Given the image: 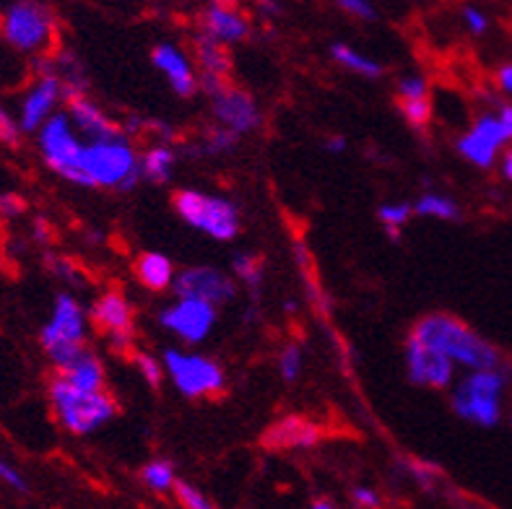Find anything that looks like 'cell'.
<instances>
[{
  "label": "cell",
  "instance_id": "1",
  "mask_svg": "<svg viewBox=\"0 0 512 509\" xmlns=\"http://www.w3.org/2000/svg\"><path fill=\"white\" fill-rule=\"evenodd\" d=\"M409 336L424 346L435 348L437 354L448 356L455 367H463L466 372H479V369H500L502 351L479 336L471 325L458 320L455 315L435 312V315L422 317L414 325Z\"/></svg>",
  "mask_w": 512,
  "mask_h": 509
},
{
  "label": "cell",
  "instance_id": "2",
  "mask_svg": "<svg viewBox=\"0 0 512 509\" xmlns=\"http://www.w3.org/2000/svg\"><path fill=\"white\" fill-rule=\"evenodd\" d=\"M141 180V156L125 133L110 141H84L73 185L130 193Z\"/></svg>",
  "mask_w": 512,
  "mask_h": 509
},
{
  "label": "cell",
  "instance_id": "3",
  "mask_svg": "<svg viewBox=\"0 0 512 509\" xmlns=\"http://www.w3.org/2000/svg\"><path fill=\"white\" fill-rule=\"evenodd\" d=\"M86 333H89V315L81 302L73 294H58L52 304L50 320L39 330V346L45 348L47 359L60 372L89 351Z\"/></svg>",
  "mask_w": 512,
  "mask_h": 509
},
{
  "label": "cell",
  "instance_id": "4",
  "mask_svg": "<svg viewBox=\"0 0 512 509\" xmlns=\"http://www.w3.org/2000/svg\"><path fill=\"white\" fill-rule=\"evenodd\" d=\"M47 395H50V408L58 424L63 426L65 432L76 434V437L99 432L104 424H110L115 419L117 413L115 398L107 390H102V393H81L58 374L50 380Z\"/></svg>",
  "mask_w": 512,
  "mask_h": 509
},
{
  "label": "cell",
  "instance_id": "5",
  "mask_svg": "<svg viewBox=\"0 0 512 509\" xmlns=\"http://www.w3.org/2000/svg\"><path fill=\"white\" fill-rule=\"evenodd\" d=\"M507 382L510 377L502 367L468 372L450 395L455 416L468 424L481 426V429L497 426L502 421V400H505Z\"/></svg>",
  "mask_w": 512,
  "mask_h": 509
},
{
  "label": "cell",
  "instance_id": "6",
  "mask_svg": "<svg viewBox=\"0 0 512 509\" xmlns=\"http://www.w3.org/2000/svg\"><path fill=\"white\" fill-rule=\"evenodd\" d=\"M58 21L42 0H16L0 16V37L21 55L42 58L55 45Z\"/></svg>",
  "mask_w": 512,
  "mask_h": 509
},
{
  "label": "cell",
  "instance_id": "7",
  "mask_svg": "<svg viewBox=\"0 0 512 509\" xmlns=\"http://www.w3.org/2000/svg\"><path fill=\"white\" fill-rule=\"evenodd\" d=\"M172 208L182 221L216 242H232L242 229L240 208L232 200L203 190H177Z\"/></svg>",
  "mask_w": 512,
  "mask_h": 509
},
{
  "label": "cell",
  "instance_id": "8",
  "mask_svg": "<svg viewBox=\"0 0 512 509\" xmlns=\"http://www.w3.org/2000/svg\"><path fill=\"white\" fill-rule=\"evenodd\" d=\"M162 367L177 393L190 400L216 398L227 387V374L219 361L208 359L203 354L182 351V348H167L162 354Z\"/></svg>",
  "mask_w": 512,
  "mask_h": 509
},
{
  "label": "cell",
  "instance_id": "9",
  "mask_svg": "<svg viewBox=\"0 0 512 509\" xmlns=\"http://www.w3.org/2000/svg\"><path fill=\"white\" fill-rule=\"evenodd\" d=\"M512 146V104H500L497 112H484L458 138L455 151L479 169H492L502 149Z\"/></svg>",
  "mask_w": 512,
  "mask_h": 509
},
{
  "label": "cell",
  "instance_id": "10",
  "mask_svg": "<svg viewBox=\"0 0 512 509\" xmlns=\"http://www.w3.org/2000/svg\"><path fill=\"white\" fill-rule=\"evenodd\" d=\"M65 99L63 81L55 71V60L42 55L37 58V78L24 91L19 104V128L21 133H39V128L58 112L60 102Z\"/></svg>",
  "mask_w": 512,
  "mask_h": 509
},
{
  "label": "cell",
  "instance_id": "11",
  "mask_svg": "<svg viewBox=\"0 0 512 509\" xmlns=\"http://www.w3.org/2000/svg\"><path fill=\"white\" fill-rule=\"evenodd\" d=\"M37 149L47 167L63 180L76 182L78 156L84 149V138L73 128L68 112H55L37 133Z\"/></svg>",
  "mask_w": 512,
  "mask_h": 509
},
{
  "label": "cell",
  "instance_id": "12",
  "mask_svg": "<svg viewBox=\"0 0 512 509\" xmlns=\"http://www.w3.org/2000/svg\"><path fill=\"white\" fill-rule=\"evenodd\" d=\"M237 289H240V284L229 273L211 268V265H190V268L177 273L175 284H172L177 299H198V302L211 304L216 310L232 302L237 297Z\"/></svg>",
  "mask_w": 512,
  "mask_h": 509
},
{
  "label": "cell",
  "instance_id": "13",
  "mask_svg": "<svg viewBox=\"0 0 512 509\" xmlns=\"http://www.w3.org/2000/svg\"><path fill=\"white\" fill-rule=\"evenodd\" d=\"M216 317H219L216 307L211 304L198 302V299H177V302L162 307L156 320L167 333H172L188 346H195V343L206 341L208 333L214 330Z\"/></svg>",
  "mask_w": 512,
  "mask_h": 509
},
{
  "label": "cell",
  "instance_id": "14",
  "mask_svg": "<svg viewBox=\"0 0 512 509\" xmlns=\"http://www.w3.org/2000/svg\"><path fill=\"white\" fill-rule=\"evenodd\" d=\"M208 99H211V115L219 123V128L232 130L240 138L250 136L263 125V112H260L253 94H247L245 89L227 84Z\"/></svg>",
  "mask_w": 512,
  "mask_h": 509
},
{
  "label": "cell",
  "instance_id": "15",
  "mask_svg": "<svg viewBox=\"0 0 512 509\" xmlns=\"http://www.w3.org/2000/svg\"><path fill=\"white\" fill-rule=\"evenodd\" d=\"M406 374L414 385L432 387V390H448L455 385V364L448 356L437 354L435 348L424 346L414 336L406 338Z\"/></svg>",
  "mask_w": 512,
  "mask_h": 509
},
{
  "label": "cell",
  "instance_id": "16",
  "mask_svg": "<svg viewBox=\"0 0 512 509\" xmlns=\"http://www.w3.org/2000/svg\"><path fill=\"white\" fill-rule=\"evenodd\" d=\"M91 323L107 333L117 351H128L133 346V310L120 291H104L102 297L91 304Z\"/></svg>",
  "mask_w": 512,
  "mask_h": 509
},
{
  "label": "cell",
  "instance_id": "17",
  "mask_svg": "<svg viewBox=\"0 0 512 509\" xmlns=\"http://www.w3.org/2000/svg\"><path fill=\"white\" fill-rule=\"evenodd\" d=\"M151 63L164 78H167L169 89L175 91L177 97L190 99L198 91V73L185 52L172 42H162L151 50Z\"/></svg>",
  "mask_w": 512,
  "mask_h": 509
},
{
  "label": "cell",
  "instance_id": "18",
  "mask_svg": "<svg viewBox=\"0 0 512 509\" xmlns=\"http://www.w3.org/2000/svg\"><path fill=\"white\" fill-rule=\"evenodd\" d=\"M68 117H71L73 128L78 130V136H84V141H110V138L123 136L125 130L117 123H112L107 112H102L97 102H91L86 94L81 97L68 99Z\"/></svg>",
  "mask_w": 512,
  "mask_h": 509
},
{
  "label": "cell",
  "instance_id": "19",
  "mask_svg": "<svg viewBox=\"0 0 512 509\" xmlns=\"http://www.w3.org/2000/svg\"><path fill=\"white\" fill-rule=\"evenodd\" d=\"M203 34L208 39H214L219 45H237L250 34V24L237 8L227 6V3H211L203 11Z\"/></svg>",
  "mask_w": 512,
  "mask_h": 509
},
{
  "label": "cell",
  "instance_id": "20",
  "mask_svg": "<svg viewBox=\"0 0 512 509\" xmlns=\"http://www.w3.org/2000/svg\"><path fill=\"white\" fill-rule=\"evenodd\" d=\"M320 439V429L312 421L302 419V416H286L284 421L273 426L266 434L268 447H279V450H307L315 447Z\"/></svg>",
  "mask_w": 512,
  "mask_h": 509
},
{
  "label": "cell",
  "instance_id": "21",
  "mask_svg": "<svg viewBox=\"0 0 512 509\" xmlns=\"http://www.w3.org/2000/svg\"><path fill=\"white\" fill-rule=\"evenodd\" d=\"M133 273H136L138 284L143 289L154 291V294L172 289L177 276L175 265H172V260L164 252H141L136 265H133Z\"/></svg>",
  "mask_w": 512,
  "mask_h": 509
},
{
  "label": "cell",
  "instance_id": "22",
  "mask_svg": "<svg viewBox=\"0 0 512 509\" xmlns=\"http://www.w3.org/2000/svg\"><path fill=\"white\" fill-rule=\"evenodd\" d=\"M58 377H63L65 382L81 393H102L104 390V380H107V374H104V364L94 351H86L84 356H78L73 361L71 367L60 369Z\"/></svg>",
  "mask_w": 512,
  "mask_h": 509
},
{
  "label": "cell",
  "instance_id": "23",
  "mask_svg": "<svg viewBox=\"0 0 512 509\" xmlns=\"http://www.w3.org/2000/svg\"><path fill=\"white\" fill-rule=\"evenodd\" d=\"M195 63H198V76H211V78H224L227 81L229 71H232V60H229L224 45L208 39L206 34L195 39Z\"/></svg>",
  "mask_w": 512,
  "mask_h": 509
},
{
  "label": "cell",
  "instance_id": "24",
  "mask_svg": "<svg viewBox=\"0 0 512 509\" xmlns=\"http://www.w3.org/2000/svg\"><path fill=\"white\" fill-rule=\"evenodd\" d=\"M177 154L169 143H154L146 149V154L141 156V177L146 182H154V185H167L172 180V172H175Z\"/></svg>",
  "mask_w": 512,
  "mask_h": 509
},
{
  "label": "cell",
  "instance_id": "25",
  "mask_svg": "<svg viewBox=\"0 0 512 509\" xmlns=\"http://www.w3.org/2000/svg\"><path fill=\"white\" fill-rule=\"evenodd\" d=\"M331 55L341 68H346L349 73H357V76L362 78H372V81H375V78H380L385 73V68L377 63V60L367 58V55H362L359 50H354V47L349 45H341V42L331 47Z\"/></svg>",
  "mask_w": 512,
  "mask_h": 509
},
{
  "label": "cell",
  "instance_id": "26",
  "mask_svg": "<svg viewBox=\"0 0 512 509\" xmlns=\"http://www.w3.org/2000/svg\"><path fill=\"white\" fill-rule=\"evenodd\" d=\"M414 216L437 221H461V206L453 198L440 193H424L414 203Z\"/></svg>",
  "mask_w": 512,
  "mask_h": 509
},
{
  "label": "cell",
  "instance_id": "27",
  "mask_svg": "<svg viewBox=\"0 0 512 509\" xmlns=\"http://www.w3.org/2000/svg\"><path fill=\"white\" fill-rule=\"evenodd\" d=\"M141 481L149 486L151 491H159V494L175 491L177 486L175 465L169 463V460H149V463L143 465Z\"/></svg>",
  "mask_w": 512,
  "mask_h": 509
},
{
  "label": "cell",
  "instance_id": "28",
  "mask_svg": "<svg viewBox=\"0 0 512 509\" xmlns=\"http://www.w3.org/2000/svg\"><path fill=\"white\" fill-rule=\"evenodd\" d=\"M234 276L240 278V284H245L253 294V299L260 297V286H263V260L258 255H250V252H242L237 255L232 263Z\"/></svg>",
  "mask_w": 512,
  "mask_h": 509
},
{
  "label": "cell",
  "instance_id": "29",
  "mask_svg": "<svg viewBox=\"0 0 512 509\" xmlns=\"http://www.w3.org/2000/svg\"><path fill=\"white\" fill-rule=\"evenodd\" d=\"M237 143H240L237 133L227 128H214L201 138V143L193 149V156H224L237 149Z\"/></svg>",
  "mask_w": 512,
  "mask_h": 509
},
{
  "label": "cell",
  "instance_id": "30",
  "mask_svg": "<svg viewBox=\"0 0 512 509\" xmlns=\"http://www.w3.org/2000/svg\"><path fill=\"white\" fill-rule=\"evenodd\" d=\"M377 219L385 226L390 239H398L403 226L414 219V203H383L377 208Z\"/></svg>",
  "mask_w": 512,
  "mask_h": 509
},
{
  "label": "cell",
  "instance_id": "31",
  "mask_svg": "<svg viewBox=\"0 0 512 509\" xmlns=\"http://www.w3.org/2000/svg\"><path fill=\"white\" fill-rule=\"evenodd\" d=\"M305 369V351L299 343H286L279 354V374L286 385L299 380V374Z\"/></svg>",
  "mask_w": 512,
  "mask_h": 509
},
{
  "label": "cell",
  "instance_id": "32",
  "mask_svg": "<svg viewBox=\"0 0 512 509\" xmlns=\"http://www.w3.org/2000/svg\"><path fill=\"white\" fill-rule=\"evenodd\" d=\"M401 115L411 128L422 130L432 120V102L427 99H401Z\"/></svg>",
  "mask_w": 512,
  "mask_h": 509
},
{
  "label": "cell",
  "instance_id": "33",
  "mask_svg": "<svg viewBox=\"0 0 512 509\" xmlns=\"http://www.w3.org/2000/svg\"><path fill=\"white\" fill-rule=\"evenodd\" d=\"M175 497L182 504V509H216L201 489H195L193 484H185V481H177Z\"/></svg>",
  "mask_w": 512,
  "mask_h": 509
},
{
  "label": "cell",
  "instance_id": "34",
  "mask_svg": "<svg viewBox=\"0 0 512 509\" xmlns=\"http://www.w3.org/2000/svg\"><path fill=\"white\" fill-rule=\"evenodd\" d=\"M396 94H398V102L401 99H427L429 97V84L424 76H403L396 86Z\"/></svg>",
  "mask_w": 512,
  "mask_h": 509
},
{
  "label": "cell",
  "instance_id": "35",
  "mask_svg": "<svg viewBox=\"0 0 512 509\" xmlns=\"http://www.w3.org/2000/svg\"><path fill=\"white\" fill-rule=\"evenodd\" d=\"M133 361H136L138 372H141V377L146 382H149L151 387H159L164 380V367H162V359H154L151 354H136L133 356Z\"/></svg>",
  "mask_w": 512,
  "mask_h": 509
},
{
  "label": "cell",
  "instance_id": "36",
  "mask_svg": "<svg viewBox=\"0 0 512 509\" xmlns=\"http://www.w3.org/2000/svg\"><path fill=\"white\" fill-rule=\"evenodd\" d=\"M21 136H24V133H21L19 128V120L0 104V143H6V146H19Z\"/></svg>",
  "mask_w": 512,
  "mask_h": 509
},
{
  "label": "cell",
  "instance_id": "37",
  "mask_svg": "<svg viewBox=\"0 0 512 509\" xmlns=\"http://www.w3.org/2000/svg\"><path fill=\"white\" fill-rule=\"evenodd\" d=\"M338 6H341V11L349 13V16H354V19H359V21H375L377 19V11L370 0H338Z\"/></svg>",
  "mask_w": 512,
  "mask_h": 509
},
{
  "label": "cell",
  "instance_id": "38",
  "mask_svg": "<svg viewBox=\"0 0 512 509\" xmlns=\"http://www.w3.org/2000/svg\"><path fill=\"white\" fill-rule=\"evenodd\" d=\"M0 481L6 486H11L13 491H29V484H26V478L21 476V471L11 460H6L0 455Z\"/></svg>",
  "mask_w": 512,
  "mask_h": 509
},
{
  "label": "cell",
  "instance_id": "39",
  "mask_svg": "<svg viewBox=\"0 0 512 509\" xmlns=\"http://www.w3.org/2000/svg\"><path fill=\"white\" fill-rule=\"evenodd\" d=\"M463 24H466L468 32L476 34V37H481V34H487V29H489L487 13L479 11V8H476V6H466V8H463Z\"/></svg>",
  "mask_w": 512,
  "mask_h": 509
},
{
  "label": "cell",
  "instance_id": "40",
  "mask_svg": "<svg viewBox=\"0 0 512 509\" xmlns=\"http://www.w3.org/2000/svg\"><path fill=\"white\" fill-rule=\"evenodd\" d=\"M351 499H354V504L362 509H380V504H383L380 494H377L375 489H370V486H354Z\"/></svg>",
  "mask_w": 512,
  "mask_h": 509
},
{
  "label": "cell",
  "instance_id": "41",
  "mask_svg": "<svg viewBox=\"0 0 512 509\" xmlns=\"http://www.w3.org/2000/svg\"><path fill=\"white\" fill-rule=\"evenodd\" d=\"M24 200L16 193H0V219H16L24 213Z\"/></svg>",
  "mask_w": 512,
  "mask_h": 509
},
{
  "label": "cell",
  "instance_id": "42",
  "mask_svg": "<svg viewBox=\"0 0 512 509\" xmlns=\"http://www.w3.org/2000/svg\"><path fill=\"white\" fill-rule=\"evenodd\" d=\"M50 268H52V273H55V276L65 278V281H71V278L76 276V271H73V265L68 263V260H63V258H52L50 260Z\"/></svg>",
  "mask_w": 512,
  "mask_h": 509
},
{
  "label": "cell",
  "instance_id": "43",
  "mask_svg": "<svg viewBox=\"0 0 512 509\" xmlns=\"http://www.w3.org/2000/svg\"><path fill=\"white\" fill-rule=\"evenodd\" d=\"M497 84H500V89L505 91V94H512V63H505L497 71Z\"/></svg>",
  "mask_w": 512,
  "mask_h": 509
},
{
  "label": "cell",
  "instance_id": "44",
  "mask_svg": "<svg viewBox=\"0 0 512 509\" xmlns=\"http://www.w3.org/2000/svg\"><path fill=\"white\" fill-rule=\"evenodd\" d=\"M323 149L328 151V154H341V151H346V138L344 136H328L323 141Z\"/></svg>",
  "mask_w": 512,
  "mask_h": 509
},
{
  "label": "cell",
  "instance_id": "45",
  "mask_svg": "<svg viewBox=\"0 0 512 509\" xmlns=\"http://www.w3.org/2000/svg\"><path fill=\"white\" fill-rule=\"evenodd\" d=\"M500 172H502V177H505L507 182H512V146L505 151V154H502Z\"/></svg>",
  "mask_w": 512,
  "mask_h": 509
},
{
  "label": "cell",
  "instance_id": "46",
  "mask_svg": "<svg viewBox=\"0 0 512 509\" xmlns=\"http://www.w3.org/2000/svg\"><path fill=\"white\" fill-rule=\"evenodd\" d=\"M312 509H336V507H333V504L328 502V499H318V502L312 504Z\"/></svg>",
  "mask_w": 512,
  "mask_h": 509
},
{
  "label": "cell",
  "instance_id": "47",
  "mask_svg": "<svg viewBox=\"0 0 512 509\" xmlns=\"http://www.w3.org/2000/svg\"><path fill=\"white\" fill-rule=\"evenodd\" d=\"M0 271H3V255H0Z\"/></svg>",
  "mask_w": 512,
  "mask_h": 509
}]
</instances>
